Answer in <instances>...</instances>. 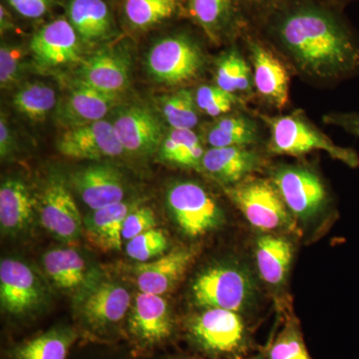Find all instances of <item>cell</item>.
<instances>
[{
	"label": "cell",
	"instance_id": "1",
	"mask_svg": "<svg viewBox=\"0 0 359 359\" xmlns=\"http://www.w3.org/2000/svg\"><path fill=\"white\" fill-rule=\"evenodd\" d=\"M297 67L339 79L359 70V41L340 11L320 0H290L264 21Z\"/></svg>",
	"mask_w": 359,
	"mask_h": 359
},
{
	"label": "cell",
	"instance_id": "2",
	"mask_svg": "<svg viewBox=\"0 0 359 359\" xmlns=\"http://www.w3.org/2000/svg\"><path fill=\"white\" fill-rule=\"evenodd\" d=\"M271 131L269 152L276 155L299 156L323 151L347 166L359 165L358 153L353 149L335 145L325 134L316 129L301 114L261 116Z\"/></svg>",
	"mask_w": 359,
	"mask_h": 359
},
{
	"label": "cell",
	"instance_id": "3",
	"mask_svg": "<svg viewBox=\"0 0 359 359\" xmlns=\"http://www.w3.org/2000/svg\"><path fill=\"white\" fill-rule=\"evenodd\" d=\"M256 285L249 271L237 264H218L203 271L192 285L194 302L205 309L238 311L249 308Z\"/></svg>",
	"mask_w": 359,
	"mask_h": 359
},
{
	"label": "cell",
	"instance_id": "4",
	"mask_svg": "<svg viewBox=\"0 0 359 359\" xmlns=\"http://www.w3.org/2000/svg\"><path fill=\"white\" fill-rule=\"evenodd\" d=\"M226 193L247 221L257 230L273 231L292 228V212L271 182L248 178L229 186Z\"/></svg>",
	"mask_w": 359,
	"mask_h": 359
},
{
	"label": "cell",
	"instance_id": "5",
	"mask_svg": "<svg viewBox=\"0 0 359 359\" xmlns=\"http://www.w3.org/2000/svg\"><path fill=\"white\" fill-rule=\"evenodd\" d=\"M167 205L177 226L188 237L207 235L224 221L218 203L196 182L180 181L170 187Z\"/></svg>",
	"mask_w": 359,
	"mask_h": 359
},
{
	"label": "cell",
	"instance_id": "6",
	"mask_svg": "<svg viewBox=\"0 0 359 359\" xmlns=\"http://www.w3.org/2000/svg\"><path fill=\"white\" fill-rule=\"evenodd\" d=\"M149 72L161 83L177 85L191 81L204 66L200 45L187 33L158 40L147 56Z\"/></svg>",
	"mask_w": 359,
	"mask_h": 359
},
{
	"label": "cell",
	"instance_id": "7",
	"mask_svg": "<svg viewBox=\"0 0 359 359\" xmlns=\"http://www.w3.org/2000/svg\"><path fill=\"white\" fill-rule=\"evenodd\" d=\"M273 184L289 211L308 221L325 207L327 191L318 175L301 166H282L276 170Z\"/></svg>",
	"mask_w": 359,
	"mask_h": 359
},
{
	"label": "cell",
	"instance_id": "8",
	"mask_svg": "<svg viewBox=\"0 0 359 359\" xmlns=\"http://www.w3.org/2000/svg\"><path fill=\"white\" fill-rule=\"evenodd\" d=\"M189 332L198 346L212 353H238L247 339L240 314L223 309H205L191 320Z\"/></svg>",
	"mask_w": 359,
	"mask_h": 359
},
{
	"label": "cell",
	"instance_id": "9",
	"mask_svg": "<svg viewBox=\"0 0 359 359\" xmlns=\"http://www.w3.org/2000/svg\"><path fill=\"white\" fill-rule=\"evenodd\" d=\"M39 212L42 226L59 241L74 242L81 235V214L60 177H52L47 182L39 197Z\"/></svg>",
	"mask_w": 359,
	"mask_h": 359
},
{
	"label": "cell",
	"instance_id": "10",
	"mask_svg": "<svg viewBox=\"0 0 359 359\" xmlns=\"http://www.w3.org/2000/svg\"><path fill=\"white\" fill-rule=\"evenodd\" d=\"M57 149L65 157L78 160L96 161L125 152L112 122L105 120L68 128L59 138Z\"/></svg>",
	"mask_w": 359,
	"mask_h": 359
},
{
	"label": "cell",
	"instance_id": "11",
	"mask_svg": "<svg viewBox=\"0 0 359 359\" xmlns=\"http://www.w3.org/2000/svg\"><path fill=\"white\" fill-rule=\"evenodd\" d=\"M43 299V287L29 266L14 259L0 264V302L11 314L32 311Z\"/></svg>",
	"mask_w": 359,
	"mask_h": 359
},
{
	"label": "cell",
	"instance_id": "12",
	"mask_svg": "<svg viewBox=\"0 0 359 359\" xmlns=\"http://www.w3.org/2000/svg\"><path fill=\"white\" fill-rule=\"evenodd\" d=\"M112 124L123 149L131 154H151L160 148L164 139L159 120L141 106L120 110Z\"/></svg>",
	"mask_w": 359,
	"mask_h": 359
},
{
	"label": "cell",
	"instance_id": "13",
	"mask_svg": "<svg viewBox=\"0 0 359 359\" xmlns=\"http://www.w3.org/2000/svg\"><path fill=\"white\" fill-rule=\"evenodd\" d=\"M252 80L257 93L271 105L283 109L289 103L290 76L287 68L273 52L259 40L249 41Z\"/></svg>",
	"mask_w": 359,
	"mask_h": 359
},
{
	"label": "cell",
	"instance_id": "14",
	"mask_svg": "<svg viewBox=\"0 0 359 359\" xmlns=\"http://www.w3.org/2000/svg\"><path fill=\"white\" fill-rule=\"evenodd\" d=\"M30 48L37 62L45 67L70 65L80 58V39L67 18L42 26L32 37Z\"/></svg>",
	"mask_w": 359,
	"mask_h": 359
},
{
	"label": "cell",
	"instance_id": "15",
	"mask_svg": "<svg viewBox=\"0 0 359 359\" xmlns=\"http://www.w3.org/2000/svg\"><path fill=\"white\" fill-rule=\"evenodd\" d=\"M129 79L128 54L118 48L97 52L79 70V83L113 96L127 88Z\"/></svg>",
	"mask_w": 359,
	"mask_h": 359
},
{
	"label": "cell",
	"instance_id": "16",
	"mask_svg": "<svg viewBox=\"0 0 359 359\" xmlns=\"http://www.w3.org/2000/svg\"><path fill=\"white\" fill-rule=\"evenodd\" d=\"M71 182L92 211L123 202L126 193L121 173L108 164L79 170L73 174Z\"/></svg>",
	"mask_w": 359,
	"mask_h": 359
},
{
	"label": "cell",
	"instance_id": "17",
	"mask_svg": "<svg viewBox=\"0 0 359 359\" xmlns=\"http://www.w3.org/2000/svg\"><path fill=\"white\" fill-rule=\"evenodd\" d=\"M188 11L212 41L219 42L245 27L240 0H188Z\"/></svg>",
	"mask_w": 359,
	"mask_h": 359
},
{
	"label": "cell",
	"instance_id": "18",
	"mask_svg": "<svg viewBox=\"0 0 359 359\" xmlns=\"http://www.w3.org/2000/svg\"><path fill=\"white\" fill-rule=\"evenodd\" d=\"M131 334L145 344H155L169 339L173 320L166 299L161 295L139 292L130 316Z\"/></svg>",
	"mask_w": 359,
	"mask_h": 359
},
{
	"label": "cell",
	"instance_id": "19",
	"mask_svg": "<svg viewBox=\"0 0 359 359\" xmlns=\"http://www.w3.org/2000/svg\"><path fill=\"white\" fill-rule=\"evenodd\" d=\"M130 306L131 295L123 285L102 283L86 294L80 311L90 327L100 330L119 323Z\"/></svg>",
	"mask_w": 359,
	"mask_h": 359
},
{
	"label": "cell",
	"instance_id": "20",
	"mask_svg": "<svg viewBox=\"0 0 359 359\" xmlns=\"http://www.w3.org/2000/svg\"><path fill=\"white\" fill-rule=\"evenodd\" d=\"M193 257L190 250H176L155 261L138 264L135 273L139 290L146 294H167L186 273Z\"/></svg>",
	"mask_w": 359,
	"mask_h": 359
},
{
	"label": "cell",
	"instance_id": "21",
	"mask_svg": "<svg viewBox=\"0 0 359 359\" xmlns=\"http://www.w3.org/2000/svg\"><path fill=\"white\" fill-rule=\"evenodd\" d=\"M117 97L78 82L58 108V121L67 128L100 121L114 107Z\"/></svg>",
	"mask_w": 359,
	"mask_h": 359
},
{
	"label": "cell",
	"instance_id": "22",
	"mask_svg": "<svg viewBox=\"0 0 359 359\" xmlns=\"http://www.w3.org/2000/svg\"><path fill=\"white\" fill-rule=\"evenodd\" d=\"M261 159L248 147L210 148L203 158L202 169L224 185L233 186L249 178Z\"/></svg>",
	"mask_w": 359,
	"mask_h": 359
},
{
	"label": "cell",
	"instance_id": "23",
	"mask_svg": "<svg viewBox=\"0 0 359 359\" xmlns=\"http://www.w3.org/2000/svg\"><path fill=\"white\" fill-rule=\"evenodd\" d=\"M66 14L80 40L86 43L102 41L114 32L112 13L104 0H69Z\"/></svg>",
	"mask_w": 359,
	"mask_h": 359
},
{
	"label": "cell",
	"instance_id": "24",
	"mask_svg": "<svg viewBox=\"0 0 359 359\" xmlns=\"http://www.w3.org/2000/svg\"><path fill=\"white\" fill-rule=\"evenodd\" d=\"M34 201L22 180L9 178L0 187V226L4 233L16 235L26 230L34 217Z\"/></svg>",
	"mask_w": 359,
	"mask_h": 359
},
{
	"label": "cell",
	"instance_id": "25",
	"mask_svg": "<svg viewBox=\"0 0 359 359\" xmlns=\"http://www.w3.org/2000/svg\"><path fill=\"white\" fill-rule=\"evenodd\" d=\"M132 210L123 201L90 212L84 221L87 241L103 252L121 250L123 223Z\"/></svg>",
	"mask_w": 359,
	"mask_h": 359
},
{
	"label": "cell",
	"instance_id": "26",
	"mask_svg": "<svg viewBox=\"0 0 359 359\" xmlns=\"http://www.w3.org/2000/svg\"><path fill=\"white\" fill-rule=\"evenodd\" d=\"M294 247L287 238L264 235L257 238L256 261L262 278L268 285H282L289 273Z\"/></svg>",
	"mask_w": 359,
	"mask_h": 359
},
{
	"label": "cell",
	"instance_id": "27",
	"mask_svg": "<svg viewBox=\"0 0 359 359\" xmlns=\"http://www.w3.org/2000/svg\"><path fill=\"white\" fill-rule=\"evenodd\" d=\"M161 159L180 167L202 169L205 151L194 130L173 129L163 139L159 148Z\"/></svg>",
	"mask_w": 359,
	"mask_h": 359
},
{
	"label": "cell",
	"instance_id": "28",
	"mask_svg": "<svg viewBox=\"0 0 359 359\" xmlns=\"http://www.w3.org/2000/svg\"><path fill=\"white\" fill-rule=\"evenodd\" d=\"M42 262L47 276L59 289L74 290L86 280V264L75 250H49Z\"/></svg>",
	"mask_w": 359,
	"mask_h": 359
},
{
	"label": "cell",
	"instance_id": "29",
	"mask_svg": "<svg viewBox=\"0 0 359 359\" xmlns=\"http://www.w3.org/2000/svg\"><path fill=\"white\" fill-rule=\"evenodd\" d=\"M207 142L212 148L248 147L256 143L259 132L256 123L243 115L224 116L211 125Z\"/></svg>",
	"mask_w": 359,
	"mask_h": 359
},
{
	"label": "cell",
	"instance_id": "30",
	"mask_svg": "<svg viewBox=\"0 0 359 359\" xmlns=\"http://www.w3.org/2000/svg\"><path fill=\"white\" fill-rule=\"evenodd\" d=\"M75 339L69 328H54L18 346L14 359H66Z\"/></svg>",
	"mask_w": 359,
	"mask_h": 359
},
{
	"label": "cell",
	"instance_id": "31",
	"mask_svg": "<svg viewBox=\"0 0 359 359\" xmlns=\"http://www.w3.org/2000/svg\"><path fill=\"white\" fill-rule=\"evenodd\" d=\"M180 6V0H125L123 11L131 27L144 30L174 18Z\"/></svg>",
	"mask_w": 359,
	"mask_h": 359
},
{
	"label": "cell",
	"instance_id": "32",
	"mask_svg": "<svg viewBox=\"0 0 359 359\" xmlns=\"http://www.w3.org/2000/svg\"><path fill=\"white\" fill-rule=\"evenodd\" d=\"M13 105L28 119L42 121L55 107V90L43 82H28L15 92Z\"/></svg>",
	"mask_w": 359,
	"mask_h": 359
},
{
	"label": "cell",
	"instance_id": "33",
	"mask_svg": "<svg viewBox=\"0 0 359 359\" xmlns=\"http://www.w3.org/2000/svg\"><path fill=\"white\" fill-rule=\"evenodd\" d=\"M216 83L230 93H245L254 85L249 65L237 49H231L219 59L216 68Z\"/></svg>",
	"mask_w": 359,
	"mask_h": 359
},
{
	"label": "cell",
	"instance_id": "34",
	"mask_svg": "<svg viewBox=\"0 0 359 359\" xmlns=\"http://www.w3.org/2000/svg\"><path fill=\"white\" fill-rule=\"evenodd\" d=\"M198 110L195 95L190 90H178L163 99V115L173 129L195 128L199 122Z\"/></svg>",
	"mask_w": 359,
	"mask_h": 359
},
{
	"label": "cell",
	"instance_id": "35",
	"mask_svg": "<svg viewBox=\"0 0 359 359\" xmlns=\"http://www.w3.org/2000/svg\"><path fill=\"white\" fill-rule=\"evenodd\" d=\"M268 359H313L304 344L301 328L294 320L287 323L271 342Z\"/></svg>",
	"mask_w": 359,
	"mask_h": 359
},
{
	"label": "cell",
	"instance_id": "36",
	"mask_svg": "<svg viewBox=\"0 0 359 359\" xmlns=\"http://www.w3.org/2000/svg\"><path fill=\"white\" fill-rule=\"evenodd\" d=\"M198 109L211 117L228 114L238 104L236 94L224 91L219 86L202 85L195 94Z\"/></svg>",
	"mask_w": 359,
	"mask_h": 359
},
{
	"label": "cell",
	"instance_id": "37",
	"mask_svg": "<svg viewBox=\"0 0 359 359\" xmlns=\"http://www.w3.org/2000/svg\"><path fill=\"white\" fill-rule=\"evenodd\" d=\"M168 240L164 231L155 228L137 236L127 243L126 252L131 259L147 263L166 250Z\"/></svg>",
	"mask_w": 359,
	"mask_h": 359
},
{
	"label": "cell",
	"instance_id": "38",
	"mask_svg": "<svg viewBox=\"0 0 359 359\" xmlns=\"http://www.w3.org/2000/svg\"><path fill=\"white\" fill-rule=\"evenodd\" d=\"M25 51L20 45L4 43L0 47V86L8 89L20 81L25 72Z\"/></svg>",
	"mask_w": 359,
	"mask_h": 359
},
{
	"label": "cell",
	"instance_id": "39",
	"mask_svg": "<svg viewBox=\"0 0 359 359\" xmlns=\"http://www.w3.org/2000/svg\"><path fill=\"white\" fill-rule=\"evenodd\" d=\"M155 214L150 208L132 210L124 219L122 228L123 241L132 240L137 236L156 228Z\"/></svg>",
	"mask_w": 359,
	"mask_h": 359
},
{
	"label": "cell",
	"instance_id": "40",
	"mask_svg": "<svg viewBox=\"0 0 359 359\" xmlns=\"http://www.w3.org/2000/svg\"><path fill=\"white\" fill-rule=\"evenodd\" d=\"M6 2L23 18L37 20L50 11L55 0H6Z\"/></svg>",
	"mask_w": 359,
	"mask_h": 359
},
{
	"label": "cell",
	"instance_id": "41",
	"mask_svg": "<svg viewBox=\"0 0 359 359\" xmlns=\"http://www.w3.org/2000/svg\"><path fill=\"white\" fill-rule=\"evenodd\" d=\"M245 15L247 14L254 18L266 21L278 9L282 8L290 0H240Z\"/></svg>",
	"mask_w": 359,
	"mask_h": 359
},
{
	"label": "cell",
	"instance_id": "42",
	"mask_svg": "<svg viewBox=\"0 0 359 359\" xmlns=\"http://www.w3.org/2000/svg\"><path fill=\"white\" fill-rule=\"evenodd\" d=\"M327 123L346 130L348 133L359 137V113H334L325 118Z\"/></svg>",
	"mask_w": 359,
	"mask_h": 359
},
{
	"label": "cell",
	"instance_id": "43",
	"mask_svg": "<svg viewBox=\"0 0 359 359\" xmlns=\"http://www.w3.org/2000/svg\"><path fill=\"white\" fill-rule=\"evenodd\" d=\"M14 149V140L13 132L9 128L8 122L4 113L0 118V155L2 159H6L13 153Z\"/></svg>",
	"mask_w": 359,
	"mask_h": 359
},
{
	"label": "cell",
	"instance_id": "44",
	"mask_svg": "<svg viewBox=\"0 0 359 359\" xmlns=\"http://www.w3.org/2000/svg\"><path fill=\"white\" fill-rule=\"evenodd\" d=\"M14 28V23L11 14L7 11L6 6H0V29L1 33L13 30Z\"/></svg>",
	"mask_w": 359,
	"mask_h": 359
},
{
	"label": "cell",
	"instance_id": "45",
	"mask_svg": "<svg viewBox=\"0 0 359 359\" xmlns=\"http://www.w3.org/2000/svg\"><path fill=\"white\" fill-rule=\"evenodd\" d=\"M245 359H264V358L262 355H256V356H252V358H245Z\"/></svg>",
	"mask_w": 359,
	"mask_h": 359
},
{
	"label": "cell",
	"instance_id": "46",
	"mask_svg": "<svg viewBox=\"0 0 359 359\" xmlns=\"http://www.w3.org/2000/svg\"><path fill=\"white\" fill-rule=\"evenodd\" d=\"M337 1H353V0H337Z\"/></svg>",
	"mask_w": 359,
	"mask_h": 359
}]
</instances>
